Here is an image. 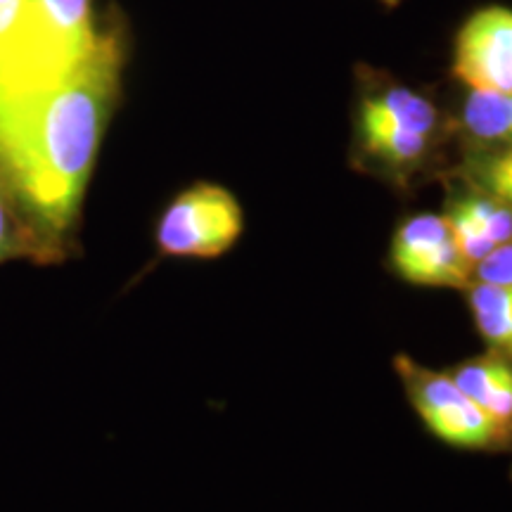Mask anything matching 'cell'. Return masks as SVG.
<instances>
[{
	"label": "cell",
	"instance_id": "obj_13",
	"mask_svg": "<svg viewBox=\"0 0 512 512\" xmlns=\"http://www.w3.org/2000/svg\"><path fill=\"white\" fill-rule=\"evenodd\" d=\"M456 207L470 216L496 242V247L512 242V207H508V204L496 200V197L472 195L460 200Z\"/></svg>",
	"mask_w": 512,
	"mask_h": 512
},
{
	"label": "cell",
	"instance_id": "obj_4",
	"mask_svg": "<svg viewBox=\"0 0 512 512\" xmlns=\"http://www.w3.org/2000/svg\"><path fill=\"white\" fill-rule=\"evenodd\" d=\"M396 370L415 411L446 444L491 448L510 437L453 382L451 375L422 368L408 356L396 358Z\"/></svg>",
	"mask_w": 512,
	"mask_h": 512
},
{
	"label": "cell",
	"instance_id": "obj_1",
	"mask_svg": "<svg viewBox=\"0 0 512 512\" xmlns=\"http://www.w3.org/2000/svg\"><path fill=\"white\" fill-rule=\"evenodd\" d=\"M126 34L119 19L98 46L53 86L0 95V190L41 252L57 264L74 252L81 204L121 93Z\"/></svg>",
	"mask_w": 512,
	"mask_h": 512
},
{
	"label": "cell",
	"instance_id": "obj_9",
	"mask_svg": "<svg viewBox=\"0 0 512 512\" xmlns=\"http://www.w3.org/2000/svg\"><path fill=\"white\" fill-rule=\"evenodd\" d=\"M361 136L368 155L392 166H413L422 162L430 150V136L408 131V128L387 124V121L361 114Z\"/></svg>",
	"mask_w": 512,
	"mask_h": 512
},
{
	"label": "cell",
	"instance_id": "obj_3",
	"mask_svg": "<svg viewBox=\"0 0 512 512\" xmlns=\"http://www.w3.org/2000/svg\"><path fill=\"white\" fill-rule=\"evenodd\" d=\"M242 233V209L221 185L195 183L164 209L157 223V247L178 259H216Z\"/></svg>",
	"mask_w": 512,
	"mask_h": 512
},
{
	"label": "cell",
	"instance_id": "obj_2",
	"mask_svg": "<svg viewBox=\"0 0 512 512\" xmlns=\"http://www.w3.org/2000/svg\"><path fill=\"white\" fill-rule=\"evenodd\" d=\"M93 0H29L15 48L0 67V95L53 86L98 46Z\"/></svg>",
	"mask_w": 512,
	"mask_h": 512
},
{
	"label": "cell",
	"instance_id": "obj_11",
	"mask_svg": "<svg viewBox=\"0 0 512 512\" xmlns=\"http://www.w3.org/2000/svg\"><path fill=\"white\" fill-rule=\"evenodd\" d=\"M463 126L482 143L512 145V93L470 91L463 107Z\"/></svg>",
	"mask_w": 512,
	"mask_h": 512
},
{
	"label": "cell",
	"instance_id": "obj_7",
	"mask_svg": "<svg viewBox=\"0 0 512 512\" xmlns=\"http://www.w3.org/2000/svg\"><path fill=\"white\" fill-rule=\"evenodd\" d=\"M453 382L482 411L512 434V366L501 356H482L467 361L451 373Z\"/></svg>",
	"mask_w": 512,
	"mask_h": 512
},
{
	"label": "cell",
	"instance_id": "obj_10",
	"mask_svg": "<svg viewBox=\"0 0 512 512\" xmlns=\"http://www.w3.org/2000/svg\"><path fill=\"white\" fill-rule=\"evenodd\" d=\"M470 309L479 335L491 347L512 349V285H472Z\"/></svg>",
	"mask_w": 512,
	"mask_h": 512
},
{
	"label": "cell",
	"instance_id": "obj_17",
	"mask_svg": "<svg viewBox=\"0 0 512 512\" xmlns=\"http://www.w3.org/2000/svg\"><path fill=\"white\" fill-rule=\"evenodd\" d=\"M512 181V145L503 155H498L496 159H491L484 169V183L486 188L496 183H510Z\"/></svg>",
	"mask_w": 512,
	"mask_h": 512
},
{
	"label": "cell",
	"instance_id": "obj_19",
	"mask_svg": "<svg viewBox=\"0 0 512 512\" xmlns=\"http://www.w3.org/2000/svg\"><path fill=\"white\" fill-rule=\"evenodd\" d=\"M380 3L387 5V8H396V5H401L403 0H380Z\"/></svg>",
	"mask_w": 512,
	"mask_h": 512
},
{
	"label": "cell",
	"instance_id": "obj_12",
	"mask_svg": "<svg viewBox=\"0 0 512 512\" xmlns=\"http://www.w3.org/2000/svg\"><path fill=\"white\" fill-rule=\"evenodd\" d=\"M10 259H31L41 264V252L8 195L0 190V264Z\"/></svg>",
	"mask_w": 512,
	"mask_h": 512
},
{
	"label": "cell",
	"instance_id": "obj_18",
	"mask_svg": "<svg viewBox=\"0 0 512 512\" xmlns=\"http://www.w3.org/2000/svg\"><path fill=\"white\" fill-rule=\"evenodd\" d=\"M489 192H491V197H496V200H501L503 204H508V207H512V181L510 183L489 185Z\"/></svg>",
	"mask_w": 512,
	"mask_h": 512
},
{
	"label": "cell",
	"instance_id": "obj_16",
	"mask_svg": "<svg viewBox=\"0 0 512 512\" xmlns=\"http://www.w3.org/2000/svg\"><path fill=\"white\" fill-rule=\"evenodd\" d=\"M475 275L479 283L512 285V242L498 245L484 261H479Z\"/></svg>",
	"mask_w": 512,
	"mask_h": 512
},
{
	"label": "cell",
	"instance_id": "obj_5",
	"mask_svg": "<svg viewBox=\"0 0 512 512\" xmlns=\"http://www.w3.org/2000/svg\"><path fill=\"white\" fill-rule=\"evenodd\" d=\"M453 76L470 91L512 93V10H477L453 46Z\"/></svg>",
	"mask_w": 512,
	"mask_h": 512
},
{
	"label": "cell",
	"instance_id": "obj_15",
	"mask_svg": "<svg viewBox=\"0 0 512 512\" xmlns=\"http://www.w3.org/2000/svg\"><path fill=\"white\" fill-rule=\"evenodd\" d=\"M29 0H0V67L15 48L19 29L27 17Z\"/></svg>",
	"mask_w": 512,
	"mask_h": 512
},
{
	"label": "cell",
	"instance_id": "obj_6",
	"mask_svg": "<svg viewBox=\"0 0 512 512\" xmlns=\"http://www.w3.org/2000/svg\"><path fill=\"white\" fill-rule=\"evenodd\" d=\"M392 261L403 280L427 287H463L472 266L453 242L446 216L420 214L394 235Z\"/></svg>",
	"mask_w": 512,
	"mask_h": 512
},
{
	"label": "cell",
	"instance_id": "obj_14",
	"mask_svg": "<svg viewBox=\"0 0 512 512\" xmlns=\"http://www.w3.org/2000/svg\"><path fill=\"white\" fill-rule=\"evenodd\" d=\"M446 221H448V228H451L453 242H456L460 254L465 256L467 264H470L472 271H475V266L479 264V261H484L486 256L494 252L496 242L491 240L489 235H486L484 230L479 228L477 223L470 219V216L463 214L458 207H453L451 211H448Z\"/></svg>",
	"mask_w": 512,
	"mask_h": 512
},
{
	"label": "cell",
	"instance_id": "obj_8",
	"mask_svg": "<svg viewBox=\"0 0 512 512\" xmlns=\"http://www.w3.org/2000/svg\"><path fill=\"white\" fill-rule=\"evenodd\" d=\"M361 114H370V117L387 121V124L408 128V131L430 138L439 126V112L432 105V100L403 86L384 88V91L370 95L363 100Z\"/></svg>",
	"mask_w": 512,
	"mask_h": 512
}]
</instances>
